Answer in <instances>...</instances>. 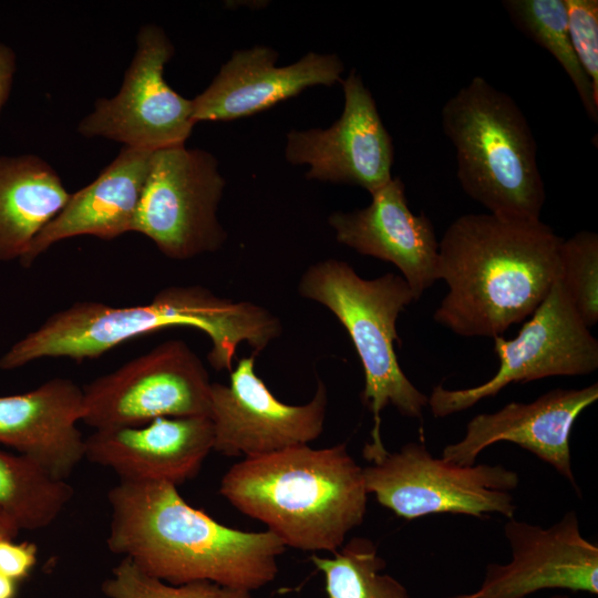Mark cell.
Returning <instances> with one entry per match:
<instances>
[{
	"mask_svg": "<svg viewBox=\"0 0 598 598\" xmlns=\"http://www.w3.org/2000/svg\"><path fill=\"white\" fill-rule=\"evenodd\" d=\"M112 553L172 585L209 580L255 590L272 581L285 544L270 530L227 527L164 481L121 482L107 493Z\"/></svg>",
	"mask_w": 598,
	"mask_h": 598,
	"instance_id": "cell-1",
	"label": "cell"
},
{
	"mask_svg": "<svg viewBox=\"0 0 598 598\" xmlns=\"http://www.w3.org/2000/svg\"><path fill=\"white\" fill-rule=\"evenodd\" d=\"M561 241L540 219L457 217L439 243V279L448 291L434 320L461 337L502 336L548 295Z\"/></svg>",
	"mask_w": 598,
	"mask_h": 598,
	"instance_id": "cell-2",
	"label": "cell"
},
{
	"mask_svg": "<svg viewBox=\"0 0 598 598\" xmlns=\"http://www.w3.org/2000/svg\"><path fill=\"white\" fill-rule=\"evenodd\" d=\"M172 327L206 333L210 365L230 372L240 343H248L256 357L282 331L280 320L257 303L218 297L202 286H172L145 305L75 302L13 343L0 358V369L14 370L43 358H97L133 338Z\"/></svg>",
	"mask_w": 598,
	"mask_h": 598,
	"instance_id": "cell-3",
	"label": "cell"
},
{
	"mask_svg": "<svg viewBox=\"0 0 598 598\" xmlns=\"http://www.w3.org/2000/svg\"><path fill=\"white\" fill-rule=\"evenodd\" d=\"M219 493L286 547L331 554L362 524L368 502L362 467L346 443L245 457L225 473Z\"/></svg>",
	"mask_w": 598,
	"mask_h": 598,
	"instance_id": "cell-4",
	"label": "cell"
},
{
	"mask_svg": "<svg viewBox=\"0 0 598 598\" xmlns=\"http://www.w3.org/2000/svg\"><path fill=\"white\" fill-rule=\"evenodd\" d=\"M442 130L456 152V176L488 214L539 220L545 187L537 144L517 103L483 76H474L441 111Z\"/></svg>",
	"mask_w": 598,
	"mask_h": 598,
	"instance_id": "cell-5",
	"label": "cell"
},
{
	"mask_svg": "<svg viewBox=\"0 0 598 598\" xmlns=\"http://www.w3.org/2000/svg\"><path fill=\"white\" fill-rule=\"evenodd\" d=\"M298 292L328 308L350 336L364 371L361 399L373 415L368 444L383 447L381 412L385 406L421 419L429 405V396L402 371L394 349L399 315L414 301L409 285L392 272L364 279L348 262L327 259L303 272Z\"/></svg>",
	"mask_w": 598,
	"mask_h": 598,
	"instance_id": "cell-6",
	"label": "cell"
},
{
	"mask_svg": "<svg viewBox=\"0 0 598 598\" xmlns=\"http://www.w3.org/2000/svg\"><path fill=\"white\" fill-rule=\"evenodd\" d=\"M362 468L368 494L395 515L414 519L432 514L483 517L497 513L514 518L512 491L518 474L503 465L462 466L431 455L423 443L372 457Z\"/></svg>",
	"mask_w": 598,
	"mask_h": 598,
	"instance_id": "cell-7",
	"label": "cell"
},
{
	"mask_svg": "<svg viewBox=\"0 0 598 598\" xmlns=\"http://www.w3.org/2000/svg\"><path fill=\"white\" fill-rule=\"evenodd\" d=\"M225 187L216 158L185 145L153 152L133 231L186 260L218 250L227 234L217 218Z\"/></svg>",
	"mask_w": 598,
	"mask_h": 598,
	"instance_id": "cell-8",
	"label": "cell"
},
{
	"mask_svg": "<svg viewBox=\"0 0 598 598\" xmlns=\"http://www.w3.org/2000/svg\"><path fill=\"white\" fill-rule=\"evenodd\" d=\"M208 372L183 340H167L82 388V422L94 430L159 417L208 416Z\"/></svg>",
	"mask_w": 598,
	"mask_h": 598,
	"instance_id": "cell-9",
	"label": "cell"
},
{
	"mask_svg": "<svg viewBox=\"0 0 598 598\" xmlns=\"http://www.w3.org/2000/svg\"><path fill=\"white\" fill-rule=\"evenodd\" d=\"M499 369L488 381L467 389H432L433 416L445 417L496 395L511 383L555 375H584L598 368V341L575 310L558 279L514 339L495 337Z\"/></svg>",
	"mask_w": 598,
	"mask_h": 598,
	"instance_id": "cell-10",
	"label": "cell"
},
{
	"mask_svg": "<svg viewBox=\"0 0 598 598\" xmlns=\"http://www.w3.org/2000/svg\"><path fill=\"white\" fill-rule=\"evenodd\" d=\"M173 54L174 47L163 29L143 25L120 91L111 99L97 100L78 132L151 152L185 145L195 123L192 100L179 95L164 79Z\"/></svg>",
	"mask_w": 598,
	"mask_h": 598,
	"instance_id": "cell-11",
	"label": "cell"
},
{
	"mask_svg": "<svg viewBox=\"0 0 598 598\" xmlns=\"http://www.w3.org/2000/svg\"><path fill=\"white\" fill-rule=\"evenodd\" d=\"M328 406L324 383L303 405L280 402L255 371V357L241 358L228 385L212 383L209 417L214 451L226 456L254 457L308 445L323 430Z\"/></svg>",
	"mask_w": 598,
	"mask_h": 598,
	"instance_id": "cell-12",
	"label": "cell"
},
{
	"mask_svg": "<svg viewBox=\"0 0 598 598\" xmlns=\"http://www.w3.org/2000/svg\"><path fill=\"white\" fill-rule=\"evenodd\" d=\"M504 535L511 560L486 565L475 591L445 598H526L544 589L598 595V546L581 535L575 511L547 528L509 518Z\"/></svg>",
	"mask_w": 598,
	"mask_h": 598,
	"instance_id": "cell-13",
	"label": "cell"
},
{
	"mask_svg": "<svg viewBox=\"0 0 598 598\" xmlns=\"http://www.w3.org/2000/svg\"><path fill=\"white\" fill-rule=\"evenodd\" d=\"M341 83L340 117L328 128L290 131L286 158L293 165H309V179L355 185L373 194L392 178V137L355 70Z\"/></svg>",
	"mask_w": 598,
	"mask_h": 598,
	"instance_id": "cell-14",
	"label": "cell"
},
{
	"mask_svg": "<svg viewBox=\"0 0 598 598\" xmlns=\"http://www.w3.org/2000/svg\"><path fill=\"white\" fill-rule=\"evenodd\" d=\"M598 399V384L554 389L530 403L511 402L493 413L471 419L458 442L446 445L442 458L474 465L478 454L498 442H511L553 466L580 494L571 470L570 433L584 410Z\"/></svg>",
	"mask_w": 598,
	"mask_h": 598,
	"instance_id": "cell-15",
	"label": "cell"
},
{
	"mask_svg": "<svg viewBox=\"0 0 598 598\" xmlns=\"http://www.w3.org/2000/svg\"><path fill=\"white\" fill-rule=\"evenodd\" d=\"M278 53L265 45L236 50L200 94L192 100L193 121H233L262 112L316 85L341 82L343 63L336 54L309 52L277 66Z\"/></svg>",
	"mask_w": 598,
	"mask_h": 598,
	"instance_id": "cell-16",
	"label": "cell"
},
{
	"mask_svg": "<svg viewBox=\"0 0 598 598\" xmlns=\"http://www.w3.org/2000/svg\"><path fill=\"white\" fill-rule=\"evenodd\" d=\"M371 196L364 208L331 214L329 225L340 244L393 264L417 300L440 280L434 227L425 214L411 212L400 177H392Z\"/></svg>",
	"mask_w": 598,
	"mask_h": 598,
	"instance_id": "cell-17",
	"label": "cell"
},
{
	"mask_svg": "<svg viewBox=\"0 0 598 598\" xmlns=\"http://www.w3.org/2000/svg\"><path fill=\"white\" fill-rule=\"evenodd\" d=\"M213 448L208 416L159 417L140 426L94 430L85 437L87 461L132 483L164 481L177 486L198 474Z\"/></svg>",
	"mask_w": 598,
	"mask_h": 598,
	"instance_id": "cell-18",
	"label": "cell"
},
{
	"mask_svg": "<svg viewBox=\"0 0 598 598\" xmlns=\"http://www.w3.org/2000/svg\"><path fill=\"white\" fill-rule=\"evenodd\" d=\"M83 415L82 388L56 377L29 392L0 396V443L66 481L85 458L78 427Z\"/></svg>",
	"mask_w": 598,
	"mask_h": 598,
	"instance_id": "cell-19",
	"label": "cell"
},
{
	"mask_svg": "<svg viewBox=\"0 0 598 598\" xmlns=\"http://www.w3.org/2000/svg\"><path fill=\"white\" fill-rule=\"evenodd\" d=\"M153 152L123 146L94 181L71 193L19 261L29 268L55 243L78 236L111 240L133 231Z\"/></svg>",
	"mask_w": 598,
	"mask_h": 598,
	"instance_id": "cell-20",
	"label": "cell"
},
{
	"mask_svg": "<svg viewBox=\"0 0 598 598\" xmlns=\"http://www.w3.org/2000/svg\"><path fill=\"white\" fill-rule=\"evenodd\" d=\"M70 195L41 157L0 156V262L20 261Z\"/></svg>",
	"mask_w": 598,
	"mask_h": 598,
	"instance_id": "cell-21",
	"label": "cell"
},
{
	"mask_svg": "<svg viewBox=\"0 0 598 598\" xmlns=\"http://www.w3.org/2000/svg\"><path fill=\"white\" fill-rule=\"evenodd\" d=\"M73 493L66 481L53 477L32 460L0 451V508L20 530L51 525Z\"/></svg>",
	"mask_w": 598,
	"mask_h": 598,
	"instance_id": "cell-22",
	"label": "cell"
},
{
	"mask_svg": "<svg viewBox=\"0 0 598 598\" xmlns=\"http://www.w3.org/2000/svg\"><path fill=\"white\" fill-rule=\"evenodd\" d=\"M513 24L547 50L571 81L587 115L597 123L598 96L574 51L566 0H505Z\"/></svg>",
	"mask_w": 598,
	"mask_h": 598,
	"instance_id": "cell-23",
	"label": "cell"
},
{
	"mask_svg": "<svg viewBox=\"0 0 598 598\" xmlns=\"http://www.w3.org/2000/svg\"><path fill=\"white\" fill-rule=\"evenodd\" d=\"M311 561L324 576L328 598H411L398 579L382 573L385 561L369 538L354 537L331 558L312 555Z\"/></svg>",
	"mask_w": 598,
	"mask_h": 598,
	"instance_id": "cell-24",
	"label": "cell"
},
{
	"mask_svg": "<svg viewBox=\"0 0 598 598\" xmlns=\"http://www.w3.org/2000/svg\"><path fill=\"white\" fill-rule=\"evenodd\" d=\"M558 281L587 328L598 321V235L582 230L561 241Z\"/></svg>",
	"mask_w": 598,
	"mask_h": 598,
	"instance_id": "cell-25",
	"label": "cell"
},
{
	"mask_svg": "<svg viewBox=\"0 0 598 598\" xmlns=\"http://www.w3.org/2000/svg\"><path fill=\"white\" fill-rule=\"evenodd\" d=\"M101 588L109 598H251L248 590L209 580L172 585L143 573L125 557L112 569V576Z\"/></svg>",
	"mask_w": 598,
	"mask_h": 598,
	"instance_id": "cell-26",
	"label": "cell"
},
{
	"mask_svg": "<svg viewBox=\"0 0 598 598\" xmlns=\"http://www.w3.org/2000/svg\"><path fill=\"white\" fill-rule=\"evenodd\" d=\"M570 41L598 96V1L566 0Z\"/></svg>",
	"mask_w": 598,
	"mask_h": 598,
	"instance_id": "cell-27",
	"label": "cell"
},
{
	"mask_svg": "<svg viewBox=\"0 0 598 598\" xmlns=\"http://www.w3.org/2000/svg\"><path fill=\"white\" fill-rule=\"evenodd\" d=\"M37 546L32 543H14L0 539V573L19 581L27 577L37 563Z\"/></svg>",
	"mask_w": 598,
	"mask_h": 598,
	"instance_id": "cell-28",
	"label": "cell"
},
{
	"mask_svg": "<svg viewBox=\"0 0 598 598\" xmlns=\"http://www.w3.org/2000/svg\"><path fill=\"white\" fill-rule=\"evenodd\" d=\"M14 72V52L9 47L0 43V113L9 97Z\"/></svg>",
	"mask_w": 598,
	"mask_h": 598,
	"instance_id": "cell-29",
	"label": "cell"
},
{
	"mask_svg": "<svg viewBox=\"0 0 598 598\" xmlns=\"http://www.w3.org/2000/svg\"><path fill=\"white\" fill-rule=\"evenodd\" d=\"M20 528L14 520L0 508V539H14Z\"/></svg>",
	"mask_w": 598,
	"mask_h": 598,
	"instance_id": "cell-30",
	"label": "cell"
},
{
	"mask_svg": "<svg viewBox=\"0 0 598 598\" xmlns=\"http://www.w3.org/2000/svg\"><path fill=\"white\" fill-rule=\"evenodd\" d=\"M17 580L0 573V598H16Z\"/></svg>",
	"mask_w": 598,
	"mask_h": 598,
	"instance_id": "cell-31",
	"label": "cell"
},
{
	"mask_svg": "<svg viewBox=\"0 0 598 598\" xmlns=\"http://www.w3.org/2000/svg\"><path fill=\"white\" fill-rule=\"evenodd\" d=\"M549 598H571V597H569L567 595H554V596H551Z\"/></svg>",
	"mask_w": 598,
	"mask_h": 598,
	"instance_id": "cell-32",
	"label": "cell"
}]
</instances>
